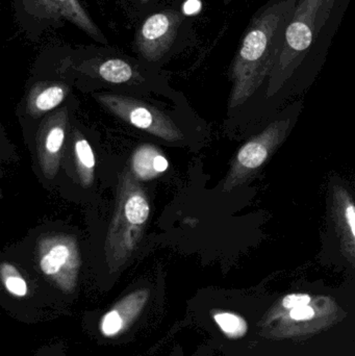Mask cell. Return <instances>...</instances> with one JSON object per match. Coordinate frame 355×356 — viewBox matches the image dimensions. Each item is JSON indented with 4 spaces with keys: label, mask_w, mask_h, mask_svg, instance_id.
I'll list each match as a JSON object with an SVG mask.
<instances>
[{
    "label": "cell",
    "mask_w": 355,
    "mask_h": 356,
    "mask_svg": "<svg viewBox=\"0 0 355 356\" xmlns=\"http://www.w3.org/2000/svg\"><path fill=\"white\" fill-rule=\"evenodd\" d=\"M352 0H296L281 54L265 90L283 102L306 91L324 66Z\"/></svg>",
    "instance_id": "6da1fadb"
},
{
    "label": "cell",
    "mask_w": 355,
    "mask_h": 356,
    "mask_svg": "<svg viewBox=\"0 0 355 356\" xmlns=\"http://www.w3.org/2000/svg\"><path fill=\"white\" fill-rule=\"evenodd\" d=\"M295 8L296 0H268L250 19L229 68V108L266 90Z\"/></svg>",
    "instance_id": "7a4b0ae2"
},
{
    "label": "cell",
    "mask_w": 355,
    "mask_h": 356,
    "mask_svg": "<svg viewBox=\"0 0 355 356\" xmlns=\"http://www.w3.org/2000/svg\"><path fill=\"white\" fill-rule=\"evenodd\" d=\"M192 16L177 0H172L139 21L133 40L138 58L154 66L194 45L196 35Z\"/></svg>",
    "instance_id": "3957f363"
},
{
    "label": "cell",
    "mask_w": 355,
    "mask_h": 356,
    "mask_svg": "<svg viewBox=\"0 0 355 356\" xmlns=\"http://www.w3.org/2000/svg\"><path fill=\"white\" fill-rule=\"evenodd\" d=\"M149 215L145 191L133 173L125 170L119 181L116 209L104 247L110 268L120 267L135 252L143 238Z\"/></svg>",
    "instance_id": "277c9868"
},
{
    "label": "cell",
    "mask_w": 355,
    "mask_h": 356,
    "mask_svg": "<svg viewBox=\"0 0 355 356\" xmlns=\"http://www.w3.org/2000/svg\"><path fill=\"white\" fill-rule=\"evenodd\" d=\"M14 13L29 41L39 42L46 31L71 24L99 45H108V38L79 0H14Z\"/></svg>",
    "instance_id": "5b68a950"
},
{
    "label": "cell",
    "mask_w": 355,
    "mask_h": 356,
    "mask_svg": "<svg viewBox=\"0 0 355 356\" xmlns=\"http://www.w3.org/2000/svg\"><path fill=\"white\" fill-rule=\"evenodd\" d=\"M295 116L296 112H292L277 118L240 148L223 186L224 191L233 190L247 181L265 166L287 139Z\"/></svg>",
    "instance_id": "8992f818"
},
{
    "label": "cell",
    "mask_w": 355,
    "mask_h": 356,
    "mask_svg": "<svg viewBox=\"0 0 355 356\" xmlns=\"http://www.w3.org/2000/svg\"><path fill=\"white\" fill-rule=\"evenodd\" d=\"M94 97L125 122L154 137L171 143L183 139V133L168 116L143 100L110 92L95 93Z\"/></svg>",
    "instance_id": "52a82bcc"
},
{
    "label": "cell",
    "mask_w": 355,
    "mask_h": 356,
    "mask_svg": "<svg viewBox=\"0 0 355 356\" xmlns=\"http://www.w3.org/2000/svg\"><path fill=\"white\" fill-rule=\"evenodd\" d=\"M38 261L40 269L65 292L76 286L81 267L79 243L71 234L52 232L38 240Z\"/></svg>",
    "instance_id": "ba28073f"
},
{
    "label": "cell",
    "mask_w": 355,
    "mask_h": 356,
    "mask_svg": "<svg viewBox=\"0 0 355 356\" xmlns=\"http://www.w3.org/2000/svg\"><path fill=\"white\" fill-rule=\"evenodd\" d=\"M329 220L338 249L355 264V200L349 190L339 182L331 188Z\"/></svg>",
    "instance_id": "9c48e42d"
},
{
    "label": "cell",
    "mask_w": 355,
    "mask_h": 356,
    "mask_svg": "<svg viewBox=\"0 0 355 356\" xmlns=\"http://www.w3.org/2000/svg\"><path fill=\"white\" fill-rule=\"evenodd\" d=\"M67 122L68 111L62 108L48 116L37 133L38 161L44 175L49 179L56 177L60 168Z\"/></svg>",
    "instance_id": "30bf717a"
},
{
    "label": "cell",
    "mask_w": 355,
    "mask_h": 356,
    "mask_svg": "<svg viewBox=\"0 0 355 356\" xmlns=\"http://www.w3.org/2000/svg\"><path fill=\"white\" fill-rule=\"evenodd\" d=\"M148 297L149 291L147 289L135 291L124 297L102 318L100 323L101 334L106 338L120 334L143 311Z\"/></svg>",
    "instance_id": "8fae6325"
},
{
    "label": "cell",
    "mask_w": 355,
    "mask_h": 356,
    "mask_svg": "<svg viewBox=\"0 0 355 356\" xmlns=\"http://www.w3.org/2000/svg\"><path fill=\"white\" fill-rule=\"evenodd\" d=\"M69 90L68 83L64 81H37L31 86L27 95V113L31 116L39 117L44 113L53 110L64 102Z\"/></svg>",
    "instance_id": "7c38bea8"
},
{
    "label": "cell",
    "mask_w": 355,
    "mask_h": 356,
    "mask_svg": "<svg viewBox=\"0 0 355 356\" xmlns=\"http://www.w3.org/2000/svg\"><path fill=\"white\" fill-rule=\"evenodd\" d=\"M168 168L166 156L152 144L139 146L131 156V173L141 181L154 179L166 172Z\"/></svg>",
    "instance_id": "4fadbf2b"
},
{
    "label": "cell",
    "mask_w": 355,
    "mask_h": 356,
    "mask_svg": "<svg viewBox=\"0 0 355 356\" xmlns=\"http://www.w3.org/2000/svg\"><path fill=\"white\" fill-rule=\"evenodd\" d=\"M74 156L77 175H79L81 186L88 188L94 181L95 156H94L91 145L83 136H79L74 141Z\"/></svg>",
    "instance_id": "5bb4252c"
},
{
    "label": "cell",
    "mask_w": 355,
    "mask_h": 356,
    "mask_svg": "<svg viewBox=\"0 0 355 356\" xmlns=\"http://www.w3.org/2000/svg\"><path fill=\"white\" fill-rule=\"evenodd\" d=\"M0 275H1L2 284L8 293L16 297L26 296L28 291L26 282L12 264L3 261L0 266Z\"/></svg>",
    "instance_id": "9a60e30c"
},
{
    "label": "cell",
    "mask_w": 355,
    "mask_h": 356,
    "mask_svg": "<svg viewBox=\"0 0 355 356\" xmlns=\"http://www.w3.org/2000/svg\"><path fill=\"white\" fill-rule=\"evenodd\" d=\"M214 320L220 330L231 338H241L247 332L245 320L236 314L218 313L214 316Z\"/></svg>",
    "instance_id": "2e32d148"
},
{
    "label": "cell",
    "mask_w": 355,
    "mask_h": 356,
    "mask_svg": "<svg viewBox=\"0 0 355 356\" xmlns=\"http://www.w3.org/2000/svg\"><path fill=\"white\" fill-rule=\"evenodd\" d=\"M125 10L133 22H139L147 15L168 4L167 0H124Z\"/></svg>",
    "instance_id": "e0dca14e"
},
{
    "label": "cell",
    "mask_w": 355,
    "mask_h": 356,
    "mask_svg": "<svg viewBox=\"0 0 355 356\" xmlns=\"http://www.w3.org/2000/svg\"><path fill=\"white\" fill-rule=\"evenodd\" d=\"M310 295L308 294H290L286 296L283 300V305L285 309H296V307H306L310 305Z\"/></svg>",
    "instance_id": "ac0fdd59"
},
{
    "label": "cell",
    "mask_w": 355,
    "mask_h": 356,
    "mask_svg": "<svg viewBox=\"0 0 355 356\" xmlns=\"http://www.w3.org/2000/svg\"><path fill=\"white\" fill-rule=\"evenodd\" d=\"M290 317L294 321H308V320L313 319L315 317V311L313 307H308V305L296 307V309H292Z\"/></svg>",
    "instance_id": "d6986e66"
},
{
    "label": "cell",
    "mask_w": 355,
    "mask_h": 356,
    "mask_svg": "<svg viewBox=\"0 0 355 356\" xmlns=\"http://www.w3.org/2000/svg\"><path fill=\"white\" fill-rule=\"evenodd\" d=\"M233 1H235V0H222L223 4H224L225 6H229V4Z\"/></svg>",
    "instance_id": "ffe728a7"
}]
</instances>
